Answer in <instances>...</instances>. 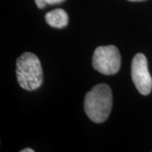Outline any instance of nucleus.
Here are the masks:
<instances>
[{"label":"nucleus","instance_id":"obj_1","mask_svg":"<svg viewBox=\"0 0 152 152\" xmlns=\"http://www.w3.org/2000/svg\"><path fill=\"white\" fill-rule=\"evenodd\" d=\"M113 107V93L107 84H98L86 93L84 108L88 118L96 124L108 118Z\"/></svg>","mask_w":152,"mask_h":152},{"label":"nucleus","instance_id":"obj_2","mask_svg":"<svg viewBox=\"0 0 152 152\" xmlns=\"http://www.w3.org/2000/svg\"><path fill=\"white\" fill-rule=\"evenodd\" d=\"M16 77L19 85L26 91H35L42 86L43 72L37 56L22 53L16 61Z\"/></svg>","mask_w":152,"mask_h":152},{"label":"nucleus","instance_id":"obj_3","mask_svg":"<svg viewBox=\"0 0 152 152\" xmlns=\"http://www.w3.org/2000/svg\"><path fill=\"white\" fill-rule=\"evenodd\" d=\"M93 68L105 75L117 74L121 67V55L113 45L98 47L92 57Z\"/></svg>","mask_w":152,"mask_h":152},{"label":"nucleus","instance_id":"obj_4","mask_svg":"<svg viewBox=\"0 0 152 152\" xmlns=\"http://www.w3.org/2000/svg\"><path fill=\"white\" fill-rule=\"evenodd\" d=\"M131 77L138 91L143 96L149 95L152 90V78L147 64L146 57L137 53L131 64Z\"/></svg>","mask_w":152,"mask_h":152},{"label":"nucleus","instance_id":"obj_5","mask_svg":"<svg viewBox=\"0 0 152 152\" xmlns=\"http://www.w3.org/2000/svg\"><path fill=\"white\" fill-rule=\"evenodd\" d=\"M45 20L50 26L58 29L65 27L69 24L68 14L62 9H56L47 13Z\"/></svg>","mask_w":152,"mask_h":152},{"label":"nucleus","instance_id":"obj_6","mask_svg":"<svg viewBox=\"0 0 152 152\" xmlns=\"http://www.w3.org/2000/svg\"><path fill=\"white\" fill-rule=\"evenodd\" d=\"M65 0H35V3L39 9H44L47 5H53V4H58Z\"/></svg>","mask_w":152,"mask_h":152},{"label":"nucleus","instance_id":"obj_7","mask_svg":"<svg viewBox=\"0 0 152 152\" xmlns=\"http://www.w3.org/2000/svg\"><path fill=\"white\" fill-rule=\"evenodd\" d=\"M20 152H34V150L31 149V148H26L20 151Z\"/></svg>","mask_w":152,"mask_h":152},{"label":"nucleus","instance_id":"obj_8","mask_svg":"<svg viewBox=\"0 0 152 152\" xmlns=\"http://www.w3.org/2000/svg\"><path fill=\"white\" fill-rule=\"evenodd\" d=\"M130 2H141V1H145V0H128Z\"/></svg>","mask_w":152,"mask_h":152}]
</instances>
